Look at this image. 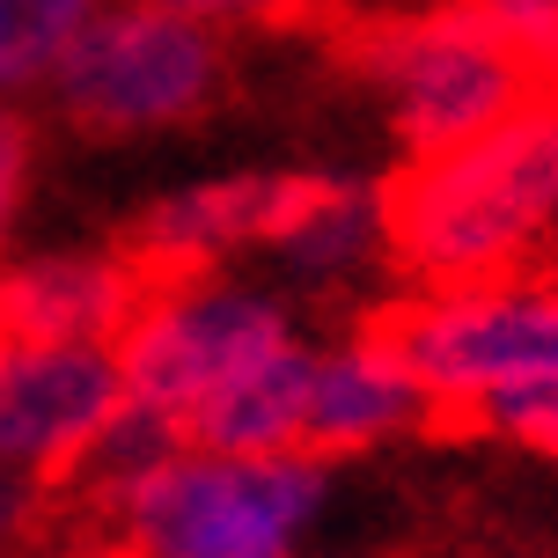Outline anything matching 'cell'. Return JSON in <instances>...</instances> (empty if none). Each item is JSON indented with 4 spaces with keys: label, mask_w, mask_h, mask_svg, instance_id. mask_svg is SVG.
Listing matches in <instances>:
<instances>
[{
    "label": "cell",
    "mask_w": 558,
    "mask_h": 558,
    "mask_svg": "<svg viewBox=\"0 0 558 558\" xmlns=\"http://www.w3.org/2000/svg\"><path fill=\"white\" fill-rule=\"evenodd\" d=\"M390 192V265L412 287L530 272L558 243V82L448 155H418Z\"/></svg>",
    "instance_id": "1"
},
{
    "label": "cell",
    "mask_w": 558,
    "mask_h": 558,
    "mask_svg": "<svg viewBox=\"0 0 558 558\" xmlns=\"http://www.w3.org/2000/svg\"><path fill=\"white\" fill-rule=\"evenodd\" d=\"M331 471L316 456H228L177 441L96 522L133 558H302Z\"/></svg>",
    "instance_id": "2"
},
{
    "label": "cell",
    "mask_w": 558,
    "mask_h": 558,
    "mask_svg": "<svg viewBox=\"0 0 558 558\" xmlns=\"http://www.w3.org/2000/svg\"><path fill=\"white\" fill-rule=\"evenodd\" d=\"M361 74H367L397 147H404L412 162L493 133L500 118H514L536 88H544V74L477 15L471 0L367 29L361 37Z\"/></svg>",
    "instance_id": "3"
},
{
    "label": "cell",
    "mask_w": 558,
    "mask_h": 558,
    "mask_svg": "<svg viewBox=\"0 0 558 558\" xmlns=\"http://www.w3.org/2000/svg\"><path fill=\"white\" fill-rule=\"evenodd\" d=\"M221 88H228L221 29L192 23L177 8H155V0H111L82 29V45L66 52L45 96L74 133L147 140L198 125L221 104Z\"/></svg>",
    "instance_id": "4"
},
{
    "label": "cell",
    "mask_w": 558,
    "mask_h": 558,
    "mask_svg": "<svg viewBox=\"0 0 558 558\" xmlns=\"http://www.w3.org/2000/svg\"><path fill=\"white\" fill-rule=\"evenodd\" d=\"M287 345H302L287 294L235 272H169L147 287L140 316L125 324L118 367H125V397L140 412L169 418L184 434V418L206 397L228 390L243 367L287 353Z\"/></svg>",
    "instance_id": "5"
},
{
    "label": "cell",
    "mask_w": 558,
    "mask_h": 558,
    "mask_svg": "<svg viewBox=\"0 0 558 558\" xmlns=\"http://www.w3.org/2000/svg\"><path fill=\"white\" fill-rule=\"evenodd\" d=\"M404 367H412L434 412H471L493 390L530 375H558V272L463 279V287H418L383 316Z\"/></svg>",
    "instance_id": "6"
},
{
    "label": "cell",
    "mask_w": 558,
    "mask_h": 558,
    "mask_svg": "<svg viewBox=\"0 0 558 558\" xmlns=\"http://www.w3.org/2000/svg\"><path fill=\"white\" fill-rule=\"evenodd\" d=\"M118 412H125L118 345L0 338V471L66 493Z\"/></svg>",
    "instance_id": "7"
},
{
    "label": "cell",
    "mask_w": 558,
    "mask_h": 558,
    "mask_svg": "<svg viewBox=\"0 0 558 558\" xmlns=\"http://www.w3.org/2000/svg\"><path fill=\"white\" fill-rule=\"evenodd\" d=\"M302 198V169H228V177H192L177 192L147 198L125 251L155 279L169 272H228L235 257L272 251L279 221Z\"/></svg>",
    "instance_id": "8"
},
{
    "label": "cell",
    "mask_w": 558,
    "mask_h": 558,
    "mask_svg": "<svg viewBox=\"0 0 558 558\" xmlns=\"http://www.w3.org/2000/svg\"><path fill=\"white\" fill-rule=\"evenodd\" d=\"M147 287L155 272L133 251H104V243L29 251L0 265L8 338H45V345H118L147 302Z\"/></svg>",
    "instance_id": "9"
},
{
    "label": "cell",
    "mask_w": 558,
    "mask_h": 558,
    "mask_svg": "<svg viewBox=\"0 0 558 558\" xmlns=\"http://www.w3.org/2000/svg\"><path fill=\"white\" fill-rule=\"evenodd\" d=\"M434 412V397L418 383L404 353H397L383 324L361 338H338V345H316L308 361V426H302V456L316 463H345V456H367V448H390L404 434H418Z\"/></svg>",
    "instance_id": "10"
},
{
    "label": "cell",
    "mask_w": 558,
    "mask_h": 558,
    "mask_svg": "<svg viewBox=\"0 0 558 558\" xmlns=\"http://www.w3.org/2000/svg\"><path fill=\"white\" fill-rule=\"evenodd\" d=\"M272 257L302 287H353L375 265H390V192L367 177L302 169V198L279 221Z\"/></svg>",
    "instance_id": "11"
},
{
    "label": "cell",
    "mask_w": 558,
    "mask_h": 558,
    "mask_svg": "<svg viewBox=\"0 0 558 558\" xmlns=\"http://www.w3.org/2000/svg\"><path fill=\"white\" fill-rule=\"evenodd\" d=\"M308 361L316 345H287L272 361L243 367L228 390H214L184 418V441L228 448V456H294L308 426Z\"/></svg>",
    "instance_id": "12"
},
{
    "label": "cell",
    "mask_w": 558,
    "mask_h": 558,
    "mask_svg": "<svg viewBox=\"0 0 558 558\" xmlns=\"http://www.w3.org/2000/svg\"><path fill=\"white\" fill-rule=\"evenodd\" d=\"M104 8L111 0H0V104L45 96Z\"/></svg>",
    "instance_id": "13"
},
{
    "label": "cell",
    "mask_w": 558,
    "mask_h": 558,
    "mask_svg": "<svg viewBox=\"0 0 558 558\" xmlns=\"http://www.w3.org/2000/svg\"><path fill=\"white\" fill-rule=\"evenodd\" d=\"M471 426L522 448V456H551L558 463V375H530L514 390H493L485 404H471Z\"/></svg>",
    "instance_id": "14"
},
{
    "label": "cell",
    "mask_w": 558,
    "mask_h": 558,
    "mask_svg": "<svg viewBox=\"0 0 558 558\" xmlns=\"http://www.w3.org/2000/svg\"><path fill=\"white\" fill-rule=\"evenodd\" d=\"M59 507H66L59 485H37V477L0 471V558H45Z\"/></svg>",
    "instance_id": "15"
},
{
    "label": "cell",
    "mask_w": 558,
    "mask_h": 558,
    "mask_svg": "<svg viewBox=\"0 0 558 558\" xmlns=\"http://www.w3.org/2000/svg\"><path fill=\"white\" fill-rule=\"evenodd\" d=\"M544 82H558V0H471Z\"/></svg>",
    "instance_id": "16"
},
{
    "label": "cell",
    "mask_w": 558,
    "mask_h": 558,
    "mask_svg": "<svg viewBox=\"0 0 558 558\" xmlns=\"http://www.w3.org/2000/svg\"><path fill=\"white\" fill-rule=\"evenodd\" d=\"M29 177H37V125L23 104H0V251L29 206Z\"/></svg>",
    "instance_id": "17"
},
{
    "label": "cell",
    "mask_w": 558,
    "mask_h": 558,
    "mask_svg": "<svg viewBox=\"0 0 558 558\" xmlns=\"http://www.w3.org/2000/svg\"><path fill=\"white\" fill-rule=\"evenodd\" d=\"M155 8H177V15H192L206 29H272V23H294L308 15V0H155Z\"/></svg>",
    "instance_id": "18"
},
{
    "label": "cell",
    "mask_w": 558,
    "mask_h": 558,
    "mask_svg": "<svg viewBox=\"0 0 558 558\" xmlns=\"http://www.w3.org/2000/svg\"><path fill=\"white\" fill-rule=\"evenodd\" d=\"M59 558H133V551H118V544H88V551H59Z\"/></svg>",
    "instance_id": "19"
},
{
    "label": "cell",
    "mask_w": 558,
    "mask_h": 558,
    "mask_svg": "<svg viewBox=\"0 0 558 558\" xmlns=\"http://www.w3.org/2000/svg\"><path fill=\"white\" fill-rule=\"evenodd\" d=\"M0 338H8V294H0Z\"/></svg>",
    "instance_id": "20"
}]
</instances>
